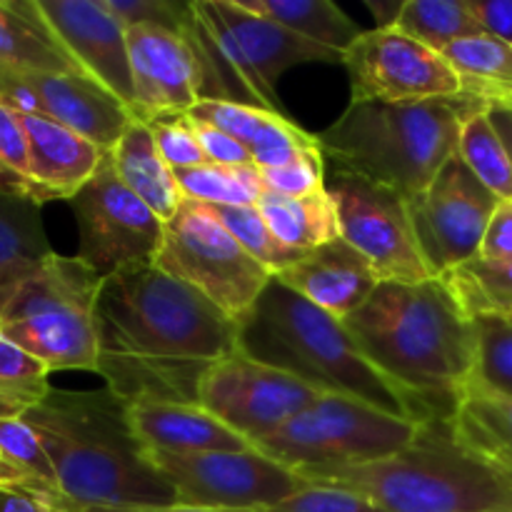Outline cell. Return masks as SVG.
Returning <instances> with one entry per match:
<instances>
[{
    "label": "cell",
    "instance_id": "obj_43",
    "mask_svg": "<svg viewBox=\"0 0 512 512\" xmlns=\"http://www.w3.org/2000/svg\"><path fill=\"white\" fill-rule=\"evenodd\" d=\"M190 123H193L195 135H198L200 148H203L208 163H213V165H253V158H250L248 150H245L238 140L230 138L228 133H223V130L203 123V120L190 118Z\"/></svg>",
    "mask_w": 512,
    "mask_h": 512
},
{
    "label": "cell",
    "instance_id": "obj_8",
    "mask_svg": "<svg viewBox=\"0 0 512 512\" xmlns=\"http://www.w3.org/2000/svg\"><path fill=\"white\" fill-rule=\"evenodd\" d=\"M420 425L363 400L323 393L288 425L253 448L285 468L303 473L330 465H360L413 443Z\"/></svg>",
    "mask_w": 512,
    "mask_h": 512
},
{
    "label": "cell",
    "instance_id": "obj_38",
    "mask_svg": "<svg viewBox=\"0 0 512 512\" xmlns=\"http://www.w3.org/2000/svg\"><path fill=\"white\" fill-rule=\"evenodd\" d=\"M455 418L512 448V398L508 395H500L480 385L478 380H470Z\"/></svg>",
    "mask_w": 512,
    "mask_h": 512
},
{
    "label": "cell",
    "instance_id": "obj_23",
    "mask_svg": "<svg viewBox=\"0 0 512 512\" xmlns=\"http://www.w3.org/2000/svg\"><path fill=\"white\" fill-rule=\"evenodd\" d=\"M113 168L118 178L158 215L168 223L185 203L175 170L165 163L155 143L150 125L143 120H130L125 133L120 135L118 145L110 153Z\"/></svg>",
    "mask_w": 512,
    "mask_h": 512
},
{
    "label": "cell",
    "instance_id": "obj_24",
    "mask_svg": "<svg viewBox=\"0 0 512 512\" xmlns=\"http://www.w3.org/2000/svg\"><path fill=\"white\" fill-rule=\"evenodd\" d=\"M0 68L15 73H80L35 0H0Z\"/></svg>",
    "mask_w": 512,
    "mask_h": 512
},
{
    "label": "cell",
    "instance_id": "obj_16",
    "mask_svg": "<svg viewBox=\"0 0 512 512\" xmlns=\"http://www.w3.org/2000/svg\"><path fill=\"white\" fill-rule=\"evenodd\" d=\"M128 53L135 120L150 123L188 113L208 95L198 53L183 35L155 25H135L128 28Z\"/></svg>",
    "mask_w": 512,
    "mask_h": 512
},
{
    "label": "cell",
    "instance_id": "obj_35",
    "mask_svg": "<svg viewBox=\"0 0 512 512\" xmlns=\"http://www.w3.org/2000/svg\"><path fill=\"white\" fill-rule=\"evenodd\" d=\"M0 453L33 480V495L55 498V470L38 430L23 418H0Z\"/></svg>",
    "mask_w": 512,
    "mask_h": 512
},
{
    "label": "cell",
    "instance_id": "obj_5",
    "mask_svg": "<svg viewBox=\"0 0 512 512\" xmlns=\"http://www.w3.org/2000/svg\"><path fill=\"white\" fill-rule=\"evenodd\" d=\"M485 105L468 90L425 103H350L318 140L333 170L388 185L410 200L458 153L465 120Z\"/></svg>",
    "mask_w": 512,
    "mask_h": 512
},
{
    "label": "cell",
    "instance_id": "obj_33",
    "mask_svg": "<svg viewBox=\"0 0 512 512\" xmlns=\"http://www.w3.org/2000/svg\"><path fill=\"white\" fill-rule=\"evenodd\" d=\"M50 370L0 333V418H23L50 395Z\"/></svg>",
    "mask_w": 512,
    "mask_h": 512
},
{
    "label": "cell",
    "instance_id": "obj_7",
    "mask_svg": "<svg viewBox=\"0 0 512 512\" xmlns=\"http://www.w3.org/2000/svg\"><path fill=\"white\" fill-rule=\"evenodd\" d=\"M103 275L75 255L53 253L0 310V333L53 370H98Z\"/></svg>",
    "mask_w": 512,
    "mask_h": 512
},
{
    "label": "cell",
    "instance_id": "obj_27",
    "mask_svg": "<svg viewBox=\"0 0 512 512\" xmlns=\"http://www.w3.org/2000/svg\"><path fill=\"white\" fill-rule=\"evenodd\" d=\"M253 13L275 20L290 33L315 45L343 53L363 35L355 20L333 0H240Z\"/></svg>",
    "mask_w": 512,
    "mask_h": 512
},
{
    "label": "cell",
    "instance_id": "obj_22",
    "mask_svg": "<svg viewBox=\"0 0 512 512\" xmlns=\"http://www.w3.org/2000/svg\"><path fill=\"white\" fill-rule=\"evenodd\" d=\"M128 420L145 450L163 453H210V450H250L253 445L220 423L198 403L135 400L128 403Z\"/></svg>",
    "mask_w": 512,
    "mask_h": 512
},
{
    "label": "cell",
    "instance_id": "obj_13",
    "mask_svg": "<svg viewBox=\"0 0 512 512\" xmlns=\"http://www.w3.org/2000/svg\"><path fill=\"white\" fill-rule=\"evenodd\" d=\"M70 208L78 220V258L98 275L155 263L165 223L118 178L110 153Z\"/></svg>",
    "mask_w": 512,
    "mask_h": 512
},
{
    "label": "cell",
    "instance_id": "obj_44",
    "mask_svg": "<svg viewBox=\"0 0 512 512\" xmlns=\"http://www.w3.org/2000/svg\"><path fill=\"white\" fill-rule=\"evenodd\" d=\"M478 258L498 260V263H512V200L498 205L493 220L488 225Z\"/></svg>",
    "mask_w": 512,
    "mask_h": 512
},
{
    "label": "cell",
    "instance_id": "obj_15",
    "mask_svg": "<svg viewBox=\"0 0 512 512\" xmlns=\"http://www.w3.org/2000/svg\"><path fill=\"white\" fill-rule=\"evenodd\" d=\"M500 200L453 155L433 183L408 200L423 258L433 278L478 258Z\"/></svg>",
    "mask_w": 512,
    "mask_h": 512
},
{
    "label": "cell",
    "instance_id": "obj_46",
    "mask_svg": "<svg viewBox=\"0 0 512 512\" xmlns=\"http://www.w3.org/2000/svg\"><path fill=\"white\" fill-rule=\"evenodd\" d=\"M0 512H53L28 490H0Z\"/></svg>",
    "mask_w": 512,
    "mask_h": 512
},
{
    "label": "cell",
    "instance_id": "obj_4",
    "mask_svg": "<svg viewBox=\"0 0 512 512\" xmlns=\"http://www.w3.org/2000/svg\"><path fill=\"white\" fill-rule=\"evenodd\" d=\"M238 348L253 360L295 375L320 393L363 400L415 423L440 420L428 405L380 373L340 320L275 278L240 323Z\"/></svg>",
    "mask_w": 512,
    "mask_h": 512
},
{
    "label": "cell",
    "instance_id": "obj_20",
    "mask_svg": "<svg viewBox=\"0 0 512 512\" xmlns=\"http://www.w3.org/2000/svg\"><path fill=\"white\" fill-rule=\"evenodd\" d=\"M188 115L238 140L258 168H278L303 153L320 150L318 135L303 130L285 113H273L255 105L203 98L188 110Z\"/></svg>",
    "mask_w": 512,
    "mask_h": 512
},
{
    "label": "cell",
    "instance_id": "obj_32",
    "mask_svg": "<svg viewBox=\"0 0 512 512\" xmlns=\"http://www.w3.org/2000/svg\"><path fill=\"white\" fill-rule=\"evenodd\" d=\"M445 60L458 70L468 93L512 90V45L493 35H473L445 50Z\"/></svg>",
    "mask_w": 512,
    "mask_h": 512
},
{
    "label": "cell",
    "instance_id": "obj_21",
    "mask_svg": "<svg viewBox=\"0 0 512 512\" xmlns=\"http://www.w3.org/2000/svg\"><path fill=\"white\" fill-rule=\"evenodd\" d=\"M28 135L30 175L43 205L73 200L93 180L108 153L48 115H20Z\"/></svg>",
    "mask_w": 512,
    "mask_h": 512
},
{
    "label": "cell",
    "instance_id": "obj_37",
    "mask_svg": "<svg viewBox=\"0 0 512 512\" xmlns=\"http://www.w3.org/2000/svg\"><path fill=\"white\" fill-rule=\"evenodd\" d=\"M0 195L43 205L38 185L30 175L28 135H25L23 120L3 103H0Z\"/></svg>",
    "mask_w": 512,
    "mask_h": 512
},
{
    "label": "cell",
    "instance_id": "obj_25",
    "mask_svg": "<svg viewBox=\"0 0 512 512\" xmlns=\"http://www.w3.org/2000/svg\"><path fill=\"white\" fill-rule=\"evenodd\" d=\"M43 205L0 195V310L55 253L43 228Z\"/></svg>",
    "mask_w": 512,
    "mask_h": 512
},
{
    "label": "cell",
    "instance_id": "obj_49",
    "mask_svg": "<svg viewBox=\"0 0 512 512\" xmlns=\"http://www.w3.org/2000/svg\"><path fill=\"white\" fill-rule=\"evenodd\" d=\"M490 110H493L495 128H498L500 138H503L505 148H508L510 163H512V110H505V108H490Z\"/></svg>",
    "mask_w": 512,
    "mask_h": 512
},
{
    "label": "cell",
    "instance_id": "obj_3",
    "mask_svg": "<svg viewBox=\"0 0 512 512\" xmlns=\"http://www.w3.org/2000/svg\"><path fill=\"white\" fill-rule=\"evenodd\" d=\"M38 430L55 470L53 512L78 508H160L178 495L135 438L128 405L103 390H50L23 415Z\"/></svg>",
    "mask_w": 512,
    "mask_h": 512
},
{
    "label": "cell",
    "instance_id": "obj_18",
    "mask_svg": "<svg viewBox=\"0 0 512 512\" xmlns=\"http://www.w3.org/2000/svg\"><path fill=\"white\" fill-rule=\"evenodd\" d=\"M273 278L340 323L363 308L380 285L368 260L343 238L303 253Z\"/></svg>",
    "mask_w": 512,
    "mask_h": 512
},
{
    "label": "cell",
    "instance_id": "obj_17",
    "mask_svg": "<svg viewBox=\"0 0 512 512\" xmlns=\"http://www.w3.org/2000/svg\"><path fill=\"white\" fill-rule=\"evenodd\" d=\"M45 23L60 40L80 73L113 93L133 115L128 28L103 0H35Z\"/></svg>",
    "mask_w": 512,
    "mask_h": 512
},
{
    "label": "cell",
    "instance_id": "obj_28",
    "mask_svg": "<svg viewBox=\"0 0 512 512\" xmlns=\"http://www.w3.org/2000/svg\"><path fill=\"white\" fill-rule=\"evenodd\" d=\"M390 28H398L435 53H445L450 45L480 35L468 0H403Z\"/></svg>",
    "mask_w": 512,
    "mask_h": 512
},
{
    "label": "cell",
    "instance_id": "obj_12",
    "mask_svg": "<svg viewBox=\"0 0 512 512\" xmlns=\"http://www.w3.org/2000/svg\"><path fill=\"white\" fill-rule=\"evenodd\" d=\"M313 385L285 370L253 360L243 350L218 360L198 383L195 403L250 445L270 438L318 400Z\"/></svg>",
    "mask_w": 512,
    "mask_h": 512
},
{
    "label": "cell",
    "instance_id": "obj_6",
    "mask_svg": "<svg viewBox=\"0 0 512 512\" xmlns=\"http://www.w3.org/2000/svg\"><path fill=\"white\" fill-rule=\"evenodd\" d=\"M453 420L423 423L413 443L385 458L360 465L310 468L298 475L308 483L353 490L388 512L512 508L510 485L460 440Z\"/></svg>",
    "mask_w": 512,
    "mask_h": 512
},
{
    "label": "cell",
    "instance_id": "obj_34",
    "mask_svg": "<svg viewBox=\"0 0 512 512\" xmlns=\"http://www.w3.org/2000/svg\"><path fill=\"white\" fill-rule=\"evenodd\" d=\"M215 218L220 220L225 230L253 255L258 263H263L265 268L273 275H278L280 270H285L288 265H293L295 260L303 253H293L285 245L278 243L273 233H270L268 223L260 215V210L255 205H205Z\"/></svg>",
    "mask_w": 512,
    "mask_h": 512
},
{
    "label": "cell",
    "instance_id": "obj_40",
    "mask_svg": "<svg viewBox=\"0 0 512 512\" xmlns=\"http://www.w3.org/2000/svg\"><path fill=\"white\" fill-rule=\"evenodd\" d=\"M103 3L125 28L155 25L185 35L193 23V3H178V0H103Z\"/></svg>",
    "mask_w": 512,
    "mask_h": 512
},
{
    "label": "cell",
    "instance_id": "obj_36",
    "mask_svg": "<svg viewBox=\"0 0 512 512\" xmlns=\"http://www.w3.org/2000/svg\"><path fill=\"white\" fill-rule=\"evenodd\" d=\"M478 338L475 375L480 385L512 398V318L480 315L473 318Z\"/></svg>",
    "mask_w": 512,
    "mask_h": 512
},
{
    "label": "cell",
    "instance_id": "obj_50",
    "mask_svg": "<svg viewBox=\"0 0 512 512\" xmlns=\"http://www.w3.org/2000/svg\"><path fill=\"white\" fill-rule=\"evenodd\" d=\"M478 95L483 103H488L490 108H505L512 110V90H483V93H473Z\"/></svg>",
    "mask_w": 512,
    "mask_h": 512
},
{
    "label": "cell",
    "instance_id": "obj_48",
    "mask_svg": "<svg viewBox=\"0 0 512 512\" xmlns=\"http://www.w3.org/2000/svg\"><path fill=\"white\" fill-rule=\"evenodd\" d=\"M65 512H230V510H210V508H193V505H160V508H78Z\"/></svg>",
    "mask_w": 512,
    "mask_h": 512
},
{
    "label": "cell",
    "instance_id": "obj_39",
    "mask_svg": "<svg viewBox=\"0 0 512 512\" xmlns=\"http://www.w3.org/2000/svg\"><path fill=\"white\" fill-rule=\"evenodd\" d=\"M263 183L270 193L285 195V198H305L325 190L328 180V163H325L323 148L303 153L290 163L278 168H260Z\"/></svg>",
    "mask_w": 512,
    "mask_h": 512
},
{
    "label": "cell",
    "instance_id": "obj_42",
    "mask_svg": "<svg viewBox=\"0 0 512 512\" xmlns=\"http://www.w3.org/2000/svg\"><path fill=\"white\" fill-rule=\"evenodd\" d=\"M148 125L155 143H158L160 155L173 170H188L208 163L188 113L165 115V118L150 120Z\"/></svg>",
    "mask_w": 512,
    "mask_h": 512
},
{
    "label": "cell",
    "instance_id": "obj_9",
    "mask_svg": "<svg viewBox=\"0 0 512 512\" xmlns=\"http://www.w3.org/2000/svg\"><path fill=\"white\" fill-rule=\"evenodd\" d=\"M155 265L203 295L238 328L273 280L205 205L190 200L165 223Z\"/></svg>",
    "mask_w": 512,
    "mask_h": 512
},
{
    "label": "cell",
    "instance_id": "obj_1",
    "mask_svg": "<svg viewBox=\"0 0 512 512\" xmlns=\"http://www.w3.org/2000/svg\"><path fill=\"white\" fill-rule=\"evenodd\" d=\"M95 320V373L125 405L195 403L205 370L238 350V325L155 263L103 278Z\"/></svg>",
    "mask_w": 512,
    "mask_h": 512
},
{
    "label": "cell",
    "instance_id": "obj_31",
    "mask_svg": "<svg viewBox=\"0 0 512 512\" xmlns=\"http://www.w3.org/2000/svg\"><path fill=\"white\" fill-rule=\"evenodd\" d=\"M185 200L200 205H258L265 195L258 165H213L175 170Z\"/></svg>",
    "mask_w": 512,
    "mask_h": 512
},
{
    "label": "cell",
    "instance_id": "obj_2",
    "mask_svg": "<svg viewBox=\"0 0 512 512\" xmlns=\"http://www.w3.org/2000/svg\"><path fill=\"white\" fill-rule=\"evenodd\" d=\"M343 325L380 373L428 405L435 418H455L475 375L478 338L473 318L443 280L380 283Z\"/></svg>",
    "mask_w": 512,
    "mask_h": 512
},
{
    "label": "cell",
    "instance_id": "obj_19",
    "mask_svg": "<svg viewBox=\"0 0 512 512\" xmlns=\"http://www.w3.org/2000/svg\"><path fill=\"white\" fill-rule=\"evenodd\" d=\"M40 105V115L113 153L133 115L113 93L85 73H23Z\"/></svg>",
    "mask_w": 512,
    "mask_h": 512
},
{
    "label": "cell",
    "instance_id": "obj_14",
    "mask_svg": "<svg viewBox=\"0 0 512 512\" xmlns=\"http://www.w3.org/2000/svg\"><path fill=\"white\" fill-rule=\"evenodd\" d=\"M350 103H425L465 93L458 70L398 28L363 30L345 50Z\"/></svg>",
    "mask_w": 512,
    "mask_h": 512
},
{
    "label": "cell",
    "instance_id": "obj_30",
    "mask_svg": "<svg viewBox=\"0 0 512 512\" xmlns=\"http://www.w3.org/2000/svg\"><path fill=\"white\" fill-rule=\"evenodd\" d=\"M440 280L470 318H512V263L473 258L440 275Z\"/></svg>",
    "mask_w": 512,
    "mask_h": 512
},
{
    "label": "cell",
    "instance_id": "obj_10",
    "mask_svg": "<svg viewBox=\"0 0 512 512\" xmlns=\"http://www.w3.org/2000/svg\"><path fill=\"white\" fill-rule=\"evenodd\" d=\"M150 465L170 483L180 505L250 512L300 493L308 480L260 450L163 453L145 450Z\"/></svg>",
    "mask_w": 512,
    "mask_h": 512
},
{
    "label": "cell",
    "instance_id": "obj_29",
    "mask_svg": "<svg viewBox=\"0 0 512 512\" xmlns=\"http://www.w3.org/2000/svg\"><path fill=\"white\" fill-rule=\"evenodd\" d=\"M458 155L470 173L500 200H512V163L510 153L495 128L490 105L465 120L458 140Z\"/></svg>",
    "mask_w": 512,
    "mask_h": 512
},
{
    "label": "cell",
    "instance_id": "obj_26",
    "mask_svg": "<svg viewBox=\"0 0 512 512\" xmlns=\"http://www.w3.org/2000/svg\"><path fill=\"white\" fill-rule=\"evenodd\" d=\"M268 223L270 233L293 253H310L340 238V218L328 188L305 198H285L270 193L255 205Z\"/></svg>",
    "mask_w": 512,
    "mask_h": 512
},
{
    "label": "cell",
    "instance_id": "obj_41",
    "mask_svg": "<svg viewBox=\"0 0 512 512\" xmlns=\"http://www.w3.org/2000/svg\"><path fill=\"white\" fill-rule=\"evenodd\" d=\"M250 512H388L365 495L353 493L345 488H333V485L308 483L300 493L280 500V503L258 508Z\"/></svg>",
    "mask_w": 512,
    "mask_h": 512
},
{
    "label": "cell",
    "instance_id": "obj_47",
    "mask_svg": "<svg viewBox=\"0 0 512 512\" xmlns=\"http://www.w3.org/2000/svg\"><path fill=\"white\" fill-rule=\"evenodd\" d=\"M0 490H28L33 493V480L15 468L3 453H0Z\"/></svg>",
    "mask_w": 512,
    "mask_h": 512
},
{
    "label": "cell",
    "instance_id": "obj_11",
    "mask_svg": "<svg viewBox=\"0 0 512 512\" xmlns=\"http://www.w3.org/2000/svg\"><path fill=\"white\" fill-rule=\"evenodd\" d=\"M340 218V238L370 263L380 283H423L433 278L415 238L408 198L388 185L345 170L325 180Z\"/></svg>",
    "mask_w": 512,
    "mask_h": 512
},
{
    "label": "cell",
    "instance_id": "obj_51",
    "mask_svg": "<svg viewBox=\"0 0 512 512\" xmlns=\"http://www.w3.org/2000/svg\"><path fill=\"white\" fill-rule=\"evenodd\" d=\"M495 512H512V508H505V510H495Z\"/></svg>",
    "mask_w": 512,
    "mask_h": 512
},
{
    "label": "cell",
    "instance_id": "obj_45",
    "mask_svg": "<svg viewBox=\"0 0 512 512\" xmlns=\"http://www.w3.org/2000/svg\"><path fill=\"white\" fill-rule=\"evenodd\" d=\"M480 33L512 45V0H468Z\"/></svg>",
    "mask_w": 512,
    "mask_h": 512
}]
</instances>
